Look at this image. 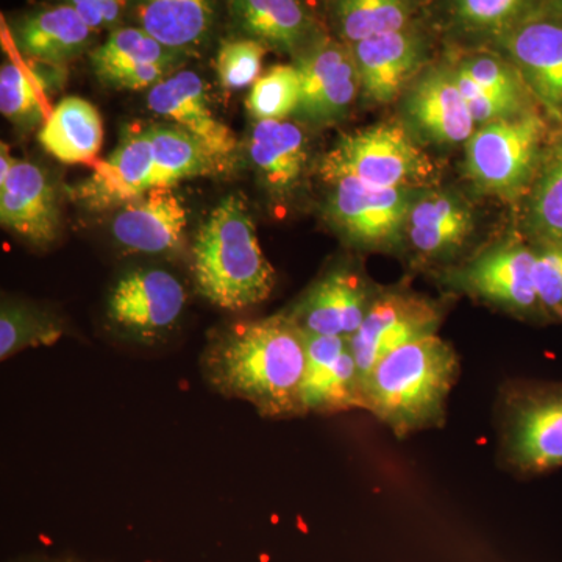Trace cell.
Here are the masks:
<instances>
[{"instance_id":"cell-1","label":"cell","mask_w":562,"mask_h":562,"mask_svg":"<svg viewBox=\"0 0 562 562\" xmlns=\"http://www.w3.org/2000/svg\"><path fill=\"white\" fill-rule=\"evenodd\" d=\"M305 336L290 314L233 322L211 336L202 372L214 391L271 419L303 416Z\"/></svg>"},{"instance_id":"cell-2","label":"cell","mask_w":562,"mask_h":562,"mask_svg":"<svg viewBox=\"0 0 562 562\" xmlns=\"http://www.w3.org/2000/svg\"><path fill=\"white\" fill-rule=\"evenodd\" d=\"M460 379V357L438 335L392 351L362 382L364 409L397 438L446 424L447 402Z\"/></svg>"},{"instance_id":"cell-3","label":"cell","mask_w":562,"mask_h":562,"mask_svg":"<svg viewBox=\"0 0 562 562\" xmlns=\"http://www.w3.org/2000/svg\"><path fill=\"white\" fill-rule=\"evenodd\" d=\"M191 271L199 294L225 312H244L271 297L276 271L238 195H227L202 222L191 247Z\"/></svg>"},{"instance_id":"cell-4","label":"cell","mask_w":562,"mask_h":562,"mask_svg":"<svg viewBox=\"0 0 562 562\" xmlns=\"http://www.w3.org/2000/svg\"><path fill=\"white\" fill-rule=\"evenodd\" d=\"M503 462L519 475L562 468V383H517L498 402Z\"/></svg>"},{"instance_id":"cell-5","label":"cell","mask_w":562,"mask_h":562,"mask_svg":"<svg viewBox=\"0 0 562 562\" xmlns=\"http://www.w3.org/2000/svg\"><path fill=\"white\" fill-rule=\"evenodd\" d=\"M325 181L351 176L372 187L412 190L435 179V165L395 122L344 135L321 166Z\"/></svg>"},{"instance_id":"cell-6","label":"cell","mask_w":562,"mask_h":562,"mask_svg":"<svg viewBox=\"0 0 562 562\" xmlns=\"http://www.w3.org/2000/svg\"><path fill=\"white\" fill-rule=\"evenodd\" d=\"M543 138L546 124L530 111L483 125L465 143V172L480 190L516 198L538 171Z\"/></svg>"},{"instance_id":"cell-7","label":"cell","mask_w":562,"mask_h":562,"mask_svg":"<svg viewBox=\"0 0 562 562\" xmlns=\"http://www.w3.org/2000/svg\"><path fill=\"white\" fill-rule=\"evenodd\" d=\"M187 288L172 272L136 268L114 281L106 319L128 341L154 346L176 330L187 310Z\"/></svg>"},{"instance_id":"cell-8","label":"cell","mask_w":562,"mask_h":562,"mask_svg":"<svg viewBox=\"0 0 562 562\" xmlns=\"http://www.w3.org/2000/svg\"><path fill=\"white\" fill-rule=\"evenodd\" d=\"M327 183L331 187L327 216L347 243L364 250L401 246L414 202L412 190L372 187L351 176Z\"/></svg>"},{"instance_id":"cell-9","label":"cell","mask_w":562,"mask_h":562,"mask_svg":"<svg viewBox=\"0 0 562 562\" xmlns=\"http://www.w3.org/2000/svg\"><path fill=\"white\" fill-rule=\"evenodd\" d=\"M454 286L480 301L532 322H549L535 283V249L508 239L472 258L452 273Z\"/></svg>"},{"instance_id":"cell-10","label":"cell","mask_w":562,"mask_h":562,"mask_svg":"<svg viewBox=\"0 0 562 562\" xmlns=\"http://www.w3.org/2000/svg\"><path fill=\"white\" fill-rule=\"evenodd\" d=\"M442 319V306L431 299L403 290L379 292L360 328L349 338L361 384L392 351L438 335Z\"/></svg>"},{"instance_id":"cell-11","label":"cell","mask_w":562,"mask_h":562,"mask_svg":"<svg viewBox=\"0 0 562 562\" xmlns=\"http://www.w3.org/2000/svg\"><path fill=\"white\" fill-rule=\"evenodd\" d=\"M295 58L301 76L297 113L317 125L342 120L361 90L360 74L349 44L321 35Z\"/></svg>"},{"instance_id":"cell-12","label":"cell","mask_w":562,"mask_h":562,"mask_svg":"<svg viewBox=\"0 0 562 562\" xmlns=\"http://www.w3.org/2000/svg\"><path fill=\"white\" fill-rule=\"evenodd\" d=\"M376 294L357 269L336 266L314 281L286 313L310 335L350 338L360 328Z\"/></svg>"},{"instance_id":"cell-13","label":"cell","mask_w":562,"mask_h":562,"mask_svg":"<svg viewBox=\"0 0 562 562\" xmlns=\"http://www.w3.org/2000/svg\"><path fill=\"white\" fill-rule=\"evenodd\" d=\"M303 336L306 353L302 382L303 414L364 409L360 372L351 353L349 338L305 331Z\"/></svg>"},{"instance_id":"cell-14","label":"cell","mask_w":562,"mask_h":562,"mask_svg":"<svg viewBox=\"0 0 562 562\" xmlns=\"http://www.w3.org/2000/svg\"><path fill=\"white\" fill-rule=\"evenodd\" d=\"M147 105L157 116L198 140L217 168L235 157L238 139L227 125L214 117L203 81L194 70H179L155 85L147 94Z\"/></svg>"},{"instance_id":"cell-15","label":"cell","mask_w":562,"mask_h":562,"mask_svg":"<svg viewBox=\"0 0 562 562\" xmlns=\"http://www.w3.org/2000/svg\"><path fill=\"white\" fill-rule=\"evenodd\" d=\"M184 54L169 49L140 27L114 29L91 52L95 77L114 90L154 88L171 76Z\"/></svg>"},{"instance_id":"cell-16","label":"cell","mask_w":562,"mask_h":562,"mask_svg":"<svg viewBox=\"0 0 562 562\" xmlns=\"http://www.w3.org/2000/svg\"><path fill=\"white\" fill-rule=\"evenodd\" d=\"M188 211L171 188H154L122 206L111 221V235L122 250L173 255L187 239Z\"/></svg>"},{"instance_id":"cell-17","label":"cell","mask_w":562,"mask_h":562,"mask_svg":"<svg viewBox=\"0 0 562 562\" xmlns=\"http://www.w3.org/2000/svg\"><path fill=\"white\" fill-rule=\"evenodd\" d=\"M154 190V151L147 131L124 136L106 160L74 188L77 201L92 211L122 209Z\"/></svg>"},{"instance_id":"cell-18","label":"cell","mask_w":562,"mask_h":562,"mask_svg":"<svg viewBox=\"0 0 562 562\" xmlns=\"http://www.w3.org/2000/svg\"><path fill=\"white\" fill-rule=\"evenodd\" d=\"M505 46L524 83L562 121V21L535 18L514 25Z\"/></svg>"},{"instance_id":"cell-19","label":"cell","mask_w":562,"mask_h":562,"mask_svg":"<svg viewBox=\"0 0 562 562\" xmlns=\"http://www.w3.org/2000/svg\"><path fill=\"white\" fill-rule=\"evenodd\" d=\"M349 46L360 74L362 94L373 103H390L397 99L419 72L427 50L420 33L413 27L372 36Z\"/></svg>"},{"instance_id":"cell-20","label":"cell","mask_w":562,"mask_h":562,"mask_svg":"<svg viewBox=\"0 0 562 562\" xmlns=\"http://www.w3.org/2000/svg\"><path fill=\"white\" fill-rule=\"evenodd\" d=\"M0 222L18 238L46 247L57 241L60 211L46 173L29 161H14L9 179L0 184Z\"/></svg>"},{"instance_id":"cell-21","label":"cell","mask_w":562,"mask_h":562,"mask_svg":"<svg viewBox=\"0 0 562 562\" xmlns=\"http://www.w3.org/2000/svg\"><path fill=\"white\" fill-rule=\"evenodd\" d=\"M405 113L424 138L438 144L468 143L475 133L454 69L431 68L417 77L405 99Z\"/></svg>"},{"instance_id":"cell-22","label":"cell","mask_w":562,"mask_h":562,"mask_svg":"<svg viewBox=\"0 0 562 562\" xmlns=\"http://www.w3.org/2000/svg\"><path fill=\"white\" fill-rule=\"evenodd\" d=\"M475 221L468 203L449 192H428L414 199L405 239L417 261L425 265L453 260L471 241Z\"/></svg>"},{"instance_id":"cell-23","label":"cell","mask_w":562,"mask_h":562,"mask_svg":"<svg viewBox=\"0 0 562 562\" xmlns=\"http://www.w3.org/2000/svg\"><path fill=\"white\" fill-rule=\"evenodd\" d=\"M94 33L76 9L58 3L22 16L14 25L13 36L24 57L61 66L83 54Z\"/></svg>"},{"instance_id":"cell-24","label":"cell","mask_w":562,"mask_h":562,"mask_svg":"<svg viewBox=\"0 0 562 562\" xmlns=\"http://www.w3.org/2000/svg\"><path fill=\"white\" fill-rule=\"evenodd\" d=\"M228 9L247 38L295 57L321 36L303 0H228Z\"/></svg>"},{"instance_id":"cell-25","label":"cell","mask_w":562,"mask_h":562,"mask_svg":"<svg viewBox=\"0 0 562 562\" xmlns=\"http://www.w3.org/2000/svg\"><path fill=\"white\" fill-rule=\"evenodd\" d=\"M38 140L47 154L66 165L91 162L102 149L101 113L91 102L69 95L47 114Z\"/></svg>"},{"instance_id":"cell-26","label":"cell","mask_w":562,"mask_h":562,"mask_svg":"<svg viewBox=\"0 0 562 562\" xmlns=\"http://www.w3.org/2000/svg\"><path fill=\"white\" fill-rule=\"evenodd\" d=\"M138 27L162 46L187 54L209 41L214 25V0H136Z\"/></svg>"},{"instance_id":"cell-27","label":"cell","mask_w":562,"mask_h":562,"mask_svg":"<svg viewBox=\"0 0 562 562\" xmlns=\"http://www.w3.org/2000/svg\"><path fill=\"white\" fill-rule=\"evenodd\" d=\"M249 154L266 187L279 195L299 183L308 160L305 135L288 121H258L251 131Z\"/></svg>"},{"instance_id":"cell-28","label":"cell","mask_w":562,"mask_h":562,"mask_svg":"<svg viewBox=\"0 0 562 562\" xmlns=\"http://www.w3.org/2000/svg\"><path fill=\"white\" fill-rule=\"evenodd\" d=\"M419 0H328L336 31L347 44L412 27Z\"/></svg>"},{"instance_id":"cell-29","label":"cell","mask_w":562,"mask_h":562,"mask_svg":"<svg viewBox=\"0 0 562 562\" xmlns=\"http://www.w3.org/2000/svg\"><path fill=\"white\" fill-rule=\"evenodd\" d=\"M532 184L527 232L532 244L562 239V132L542 154Z\"/></svg>"},{"instance_id":"cell-30","label":"cell","mask_w":562,"mask_h":562,"mask_svg":"<svg viewBox=\"0 0 562 562\" xmlns=\"http://www.w3.org/2000/svg\"><path fill=\"white\" fill-rule=\"evenodd\" d=\"M147 135L154 151V188H172L220 169L201 144L176 125L147 128Z\"/></svg>"},{"instance_id":"cell-31","label":"cell","mask_w":562,"mask_h":562,"mask_svg":"<svg viewBox=\"0 0 562 562\" xmlns=\"http://www.w3.org/2000/svg\"><path fill=\"white\" fill-rule=\"evenodd\" d=\"M65 322L58 314L35 303L3 299L0 308V360L35 347H49L65 335Z\"/></svg>"},{"instance_id":"cell-32","label":"cell","mask_w":562,"mask_h":562,"mask_svg":"<svg viewBox=\"0 0 562 562\" xmlns=\"http://www.w3.org/2000/svg\"><path fill=\"white\" fill-rule=\"evenodd\" d=\"M40 70L18 63H3L0 69V111L20 128H33L47 120L43 92L46 80Z\"/></svg>"},{"instance_id":"cell-33","label":"cell","mask_w":562,"mask_h":562,"mask_svg":"<svg viewBox=\"0 0 562 562\" xmlns=\"http://www.w3.org/2000/svg\"><path fill=\"white\" fill-rule=\"evenodd\" d=\"M301 76L295 65H277L255 81L247 98V110L257 121H284L297 113Z\"/></svg>"},{"instance_id":"cell-34","label":"cell","mask_w":562,"mask_h":562,"mask_svg":"<svg viewBox=\"0 0 562 562\" xmlns=\"http://www.w3.org/2000/svg\"><path fill=\"white\" fill-rule=\"evenodd\" d=\"M268 47L260 41L247 38L227 40L217 52L216 69L222 87L227 91H241L254 87L260 79L262 60Z\"/></svg>"},{"instance_id":"cell-35","label":"cell","mask_w":562,"mask_h":562,"mask_svg":"<svg viewBox=\"0 0 562 562\" xmlns=\"http://www.w3.org/2000/svg\"><path fill=\"white\" fill-rule=\"evenodd\" d=\"M458 69L468 74L484 91L508 103L519 113H525L524 80L514 66L494 55L479 54L464 58Z\"/></svg>"},{"instance_id":"cell-36","label":"cell","mask_w":562,"mask_h":562,"mask_svg":"<svg viewBox=\"0 0 562 562\" xmlns=\"http://www.w3.org/2000/svg\"><path fill=\"white\" fill-rule=\"evenodd\" d=\"M535 283L547 319H562V239L531 244Z\"/></svg>"},{"instance_id":"cell-37","label":"cell","mask_w":562,"mask_h":562,"mask_svg":"<svg viewBox=\"0 0 562 562\" xmlns=\"http://www.w3.org/2000/svg\"><path fill=\"white\" fill-rule=\"evenodd\" d=\"M525 0H453L458 20L479 32H508L522 11Z\"/></svg>"},{"instance_id":"cell-38","label":"cell","mask_w":562,"mask_h":562,"mask_svg":"<svg viewBox=\"0 0 562 562\" xmlns=\"http://www.w3.org/2000/svg\"><path fill=\"white\" fill-rule=\"evenodd\" d=\"M454 76H457L458 87L465 103H468L469 110H471L473 120L476 124H491V122L505 120V117L517 116L519 111L509 106L508 103L501 101L490 92L484 91L482 87L475 83L460 69H454Z\"/></svg>"},{"instance_id":"cell-39","label":"cell","mask_w":562,"mask_h":562,"mask_svg":"<svg viewBox=\"0 0 562 562\" xmlns=\"http://www.w3.org/2000/svg\"><path fill=\"white\" fill-rule=\"evenodd\" d=\"M87 21L92 31L113 27L124 14L128 0H61Z\"/></svg>"},{"instance_id":"cell-40","label":"cell","mask_w":562,"mask_h":562,"mask_svg":"<svg viewBox=\"0 0 562 562\" xmlns=\"http://www.w3.org/2000/svg\"><path fill=\"white\" fill-rule=\"evenodd\" d=\"M14 161L16 160L10 157L9 147L2 144V155H0V184L5 183V180L9 179Z\"/></svg>"},{"instance_id":"cell-41","label":"cell","mask_w":562,"mask_h":562,"mask_svg":"<svg viewBox=\"0 0 562 562\" xmlns=\"http://www.w3.org/2000/svg\"><path fill=\"white\" fill-rule=\"evenodd\" d=\"M55 562H57V561H55ZM58 562H72V561H58Z\"/></svg>"}]
</instances>
